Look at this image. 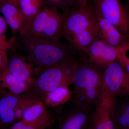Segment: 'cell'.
Here are the masks:
<instances>
[{"mask_svg": "<svg viewBox=\"0 0 129 129\" xmlns=\"http://www.w3.org/2000/svg\"><path fill=\"white\" fill-rule=\"evenodd\" d=\"M13 48L21 49L35 68V77L44 70L61 62L73 55L67 44L26 35L13 38Z\"/></svg>", "mask_w": 129, "mask_h": 129, "instance_id": "6da1fadb", "label": "cell"}, {"mask_svg": "<svg viewBox=\"0 0 129 129\" xmlns=\"http://www.w3.org/2000/svg\"><path fill=\"white\" fill-rule=\"evenodd\" d=\"M104 72L88 61L78 62L72 84V101L95 108L101 99Z\"/></svg>", "mask_w": 129, "mask_h": 129, "instance_id": "7a4b0ae2", "label": "cell"}, {"mask_svg": "<svg viewBox=\"0 0 129 129\" xmlns=\"http://www.w3.org/2000/svg\"><path fill=\"white\" fill-rule=\"evenodd\" d=\"M63 21V13L55 8L45 4L32 20L26 35L51 41H59L62 37Z\"/></svg>", "mask_w": 129, "mask_h": 129, "instance_id": "277c9868", "label": "cell"}, {"mask_svg": "<svg viewBox=\"0 0 129 129\" xmlns=\"http://www.w3.org/2000/svg\"><path fill=\"white\" fill-rule=\"evenodd\" d=\"M16 48L9 50L7 69L9 73L19 80L32 85L35 77V68L25 55L17 51Z\"/></svg>", "mask_w": 129, "mask_h": 129, "instance_id": "4fadbf2b", "label": "cell"}, {"mask_svg": "<svg viewBox=\"0 0 129 129\" xmlns=\"http://www.w3.org/2000/svg\"><path fill=\"white\" fill-rule=\"evenodd\" d=\"M96 22V37L107 44L117 48L129 45V39L116 28L114 25L104 18L91 5Z\"/></svg>", "mask_w": 129, "mask_h": 129, "instance_id": "7c38bea8", "label": "cell"}, {"mask_svg": "<svg viewBox=\"0 0 129 129\" xmlns=\"http://www.w3.org/2000/svg\"><path fill=\"white\" fill-rule=\"evenodd\" d=\"M11 129H39L25 124L20 120L14 123Z\"/></svg>", "mask_w": 129, "mask_h": 129, "instance_id": "603a6c76", "label": "cell"}, {"mask_svg": "<svg viewBox=\"0 0 129 129\" xmlns=\"http://www.w3.org/2000/svg\"><path fill=\"white\" fill-rule=\"evenodd\" d=\"M128 3H129V1H128Z\"/></svg>", "mask_w": 129, "mask_h": 129, "instance_id": "83f0119b", "label": "cell"}, {"mask_svg": "<svg viewBox=\"0 0 129 129\" xmlns=\"http://www.w3.org/2000/svg\"><path fill=\"white\" fill-rule=\"evenodd\" d=\"M6 3V2H5L4 0H0V13H1V10L2 7Z\"/></svg>", "mask_w": 129, "mask_h": 129, "instance_id": "484cf974", "label": "cell"}, {"mask_svg": "<svg viewBox=\"0 0 129 129\" xmlns=\"http://www.w3.org/2000/svg\"><path fill=\"white\" fill-rule=\"evenodd\" d=\"M1 13L14 35L23 36L27 34L29 24L19 8L6 3L2 7Z\"/></svg>", "mask_w": 129, "mask_h": 129, "instance_id": "5bb4252c", "label": "cell"}, {"mask_svg": "<svg viewBox=\"0 0 129 129\" xmlns=\"http://www.w3.org/2000/svg\"><path fill=\"white\" fill-rule=\"evenodd\" d=\"M90 0H76L77 7H80L85 6L88 4Z\"/></svg>", "mask_w": 129, "mask_h": 129, "instance_id": "cb8c5ba5", "label": "cell"}, {"mask_svg": "<svg viewBox=\"0 0 129 129\" xmlns=\"http://www.w3.org/2000/svg\"><path fill=\"white\" fill-rule=\"evenodd\" d=\"M115 98L102 94L101 101L93 112L89 129H115Z\"/></svg>", "mask_w": 129, "mask_h": 129, "instance_id": "8fae6325", "label": "cell"}, {"mask_svg": "<svg viewBox=\"0 0 129 129\" xmlns=\"http://www.w3.org/2000/svg\"><path fill=\"white\" fill-rule=\"evenodd\" d=\"M64 15L62 37L65 39L72 35L88 29L95 28V17L89 4L69 11Z\"/></svg>", "mask_w": 129, "mask_h": 129, "instance_id": "52a82bcc", "label": "cell"}, {"mask_svg": "<svg viewBox=\"0 0 129 129\" xmlns=\"http://www.w3.org/2000/svg\"><path fill=\"white\" fill-rule=\"evenodd\" d=\"M6 51L0 49V75L7 69L8 57Z\"/></svg>", "mask_w": 129, "mask_h": 129, "instance_id": "7402d4cb", "label": "cell"}, {"mask_svg": "<svg viewBox=\"0 0 129 129\" xmlns=\"http://www.w3.org/2000/svg\"><path fill=\"white\" fill-rule=\"evenodd\" d=\"M4 1L6 2L12 4L19 8V0H4Z\"/></svg>", "mask_w": 129, "mask_h": 129, "instance_id": "d4e9b609", "label": "cell"}, {"mask_svg": "<svg viewBox=\"0 0 129 129\" xmlns=\"http://www.w3.org/2000/svg\"><path fill=\"white\" fill-rule=\"evenodd\" d=\"M102 94L114 98L129 96V74L118 60L104 70Z\"/></svg>", "mask_w": 129, "mask_h": 129, "instance_id": "8992f818", "label": "cell"}, {"mask_svg": "<svg viewBox=\"0 0 129 129\" xmlns=\"http://www.w3.org/2000/svg\"><path fill=\"white\" fill-rule=\"evenodd\" d=\"M7 25L4 18L0 16V49L6 51L11 48L10 41H7L5 36Z\"/></svg>", "mask_w": 129, "mask_h": 129, "instance_id": "ffe728a7", "label": "cell"}, {"mask_svg": "<svg viewBox=\"0 0 129 129\" xmlns=\"http://www.w3.org/2000/svg\"><path fill=\"white\" fill-rule=\"evenodd\" d=\"M78 62L73 55L61 62L47 68L35 77L28 92L35 99L43 101L47 94L73 82Z\"/></svg>", "mask_w": 129, "mask_h": 129, "instance_id": "3957f363", "label": "cell"}, {"mask_svg": "<svg viewBox=\"0 0 129 129\" xmlns=\"http://www.w3.org/2000/svg\"><path fill=\"white\" fill-rule=\"evenodd\" d=\"M56 118L46 107L44 102L36 100L23 111L21 121L39 129H48L55 123Z\"/></svg>", "mask_w": 129, "mask_h": 129, "instance_id": "30bf717a", "label": "cell"}, {"mask_svg": "<svg viewBox=\"0 0 129 129\" xmlns=\"http://www.w3.org/2000/svg\"><path fill=\"white\" fill-rule=\"evenodd\" d=\"M92 109L72 101V105L59 118L58 129H89Z\"/></svg>", "mask_w": 129, "mask_h": 129, "instance_id": "ba28073f", "label": "cell"}, {"mask_svg": "<svg viewBox=\"0 0 129 129\" xmlns=\"http://www.w3.org/2000/svg\"><path fill=\"white\" fill-rule=\"evenodd\" d=\"M72 92L69 86H61L47 94L43 102L45 104L56 107L66 103L72 99Z\"/></svg>", "mask_w": 129, "mask_h": 129, "instance_id": "2e32d148", "label": "cell"}, {"mask_svg": "<svg viewBox=\"0 0 129 129\" xmlns=\"http://www.w3.org/2000/svg\"><path fill=\"white\" fill-rule=\"evenodd\" d=\"M93 7L129 39V9L120 0H94Z\"/></svg>", "mask_w": 129, "mask_h": 129, "instance_id": "5b68a950", "label": "cell"}, {"mask_svg": "<svg viewBox=\"0 0 129 129\" xmlns=\"http://www.w3.org/2000/svg\"><path fill=\"white\" fill-rule=\"evenodd\" d=\"M45 5V0H19V9L29 24Z\"/></svg>", "mask_w": 129, "mask_h": 129, "instance_id": "ac0fdd59", "label": "cell"}, {"mask_svg": "<svg viewBox=\"0 0 129 129\" xmlns=\"http://www.w3.org/2000/svg\"><path fill=\"white\" fill-rule=\"evenodd\" d=\"M114 119L115 129H129V101L119 103L115 101Z\"/></svg>", "mask_w": 129, "mask_h": 129, "instance_id": "e0dca14e", "label": "cell"}, {"mask_svg": "<svg viewBox=\"0 0 129 129\" xmlns=\"http://www.w3.org/2000/svg\"><path fill=\"white\" fill-rule=\"evenodd\" d=\"M117 60L129 74V57L122 51L121 48H119Z\"/></svg>", "mask_w": 129, "mask_h": 129, "instance_id": "44dd1931", "label": "cell"}, {"mask_svg": "<svg viewBox=\"0 0 129 129\" xmlns=\"http://www.w3.org/2000/svg\"><path fill=\"white\" fill-rule=\"evenodd\" d=\"M45 1L46 5L62 11V13L78 8L76 0H45Z\"/></svg>", "mask_w": 129, "mask_h": 129, "instance_id": "d6986e66", "label": "cell"}, {"mask_svg": "<svg viewBox=\"0 0 129 129\" xmlns=\"http://www.w3.org/2000/svg\"><path fill=\"white\" fill-rule=\"evenodd\" d=\"M0 87L8 90L7 93L22 95L30 91V85L14 77L7 69L0 75Z\"/></svg>", "mask_w": 129, "mask_h": 129, "instance_id": "9a60e30c", "label": "cell"}, {"mask_svg": "<svg viewBox=\"0 0 129 129\" xmlns=\"http://www.w3.org/2000/svg\"><path fill=\"white\" fill-rule=\"evenodd\" d=\"M119 48L112 46L96 37L85 54L88 56L90 64L104 70L117 60Z\"/></svg>", "mask_w": 129, "mask_h": 129, "instance_id": "9c48e42d", "label": "cell"}, {"mask_svg": "<svg viewBox=\"0 0 129 129\" xmlns=\"http://www.w3.org/2000/svg\"><path fill=\"white\" fill-rule=\"evenodd\" d=\"M128 1H129V0H128Z\"/></svg>", "mask_w": 129, "mask_h": 129, "instance_id": "4316f807", "label": "cell"}]
</instances>
